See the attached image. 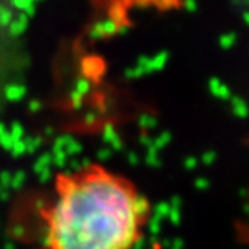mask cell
Instances as JSON below:
<instances>
[{"label": "cell", "instance_id": "cell-1", "mask_svg": "<svg viewBox=\"0 0 249 249\" xmlns=\"http://www.w3.org/2000/svg\"><path fill=\"white\" fill-rule=\"evenodd\" d=\"M53 185L38 249H134L143 239L152 207L128 177L87 164Z\"/></svg>", "mask_w": 249, "mask_h": 249}]
</instances>
